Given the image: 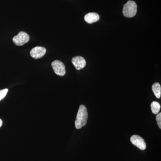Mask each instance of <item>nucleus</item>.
<instances>
[{
	"label": "nucleus",
	"mask_w": 161,
	"mask_h": 161,
	"mask_svg": "<svg viewBox=\"0 0 161 161\" xmlns=\"http://www.w3.org/2000/svg\"><path fill=\"white\" fill-rule=\"evenodd\" d=\"M137 12V5L135 2L129 1L124 5L123 14L127 18H132L135 16Z\"/></svg>",
	"instance_id": "obj_2"
},
{
	"label": "nucleus",
	"mask_w": 161,
	"mask_h": 161,
	"mask_svg": "<svg viewBox=\"0 0 161 161\" xmlns=\"http://www.w3.org/2000/svg\"><path fill=\"white\" fill-rule=\"evenodd\" d=\"M29 35L24 31H21L13 39V41L17 46H22L29 41Z\"/></svg>",
	"instance_id": "obj_3"
},
{
	"label": "nucleus",
	"mask_w": 161,
	"mask_h": 161,
	"mask_svg": "<svg viewBox=\"0 0 161 161\" xmlns=\"http://www.w3.org/2000/svg\"><path fill=\"white\" fill-rule=\"evenodd\" d=\"M8 92V90L7 89L0 90V101L5 98Z\"/></svg>",
	"instance_id": "obj_11"
},
{
	"label": "nucleus",
	"mask_w": 161,
	"mask_h": 161,
	"mask_svg": "<svg viewBox=\"0 0 161 161\" xmlns=\"http://www.w3.org/2000/svg\"><path fill=\"white\" fill-rule=\"evenodd\" d=\"M52 66L57 75L60 76H63L66 73L65 66L63 62L60 60H56L52 63Z\"/></svg>",
	"instance_id": "obj_4"
},
{
	"label": "nucleus",
	"mask_w": 161,
	"mask_h": 161,
	"mask_svg": "<svg viewBox=\"0 0 161 161\" xmlns=\"http://www.w3.org/2000/svg\"><path fill=\"white\" fill-rule=\"evenodd\" d=\"M88 112L86 107L83 105L79 107L75 121V127L77 129H80L86 125L88 119Z\"/></svg>",
	"instance_id": "obj_1"
},
{
	"label": "nucleus",
	"mask_w": 161,
	"mask_h": 161,
	"mask_svg": "<svg viewBox=\"0 0 161 161\" xmlns=\"http://www.w3.org/2000/svg\"><path fill=\"white\" fill-rule=\"evenodd\" d=\"M84 19L87 23L92 24L99 20V16L96 13H89L86 15Z\"/></svg>",
	"instance_id": "obj_8"
},
{
	"label": "nucleus",
	"mask_w": 161,
	"mask_h": 161,
	"mask_svg": "<svg viewBox=\"0 0 161 161\" xmlns=\"http://www.w3.org/2000/svg\"><path fill=\"white\" fill-rule=\"evenodd\" d=\"M157 122L159 128L161 129V113H159V114H158L157 115L156 117Z\"/></svg>",
	"instance_id": "obj_12"
},
{
	"label": "nucleus",
	"mask_w": 161,
	"mask_h": 161,
	"mask_svg": "<svg viewBox=\"0 0 161 161\" xmlns=\"http://www.w3.org/2000/svg\"><path fill=\"white\" fill-rule=\"evenodd\" d=\"M130 141L133 145L142 150H145L147 147L146 142L141 136L137 135L132 136Z\"/></svg>",
	"instance_id": "obj_5"
},
{
	"label": "nucleus",
	"mask_w": 161,
	"mask_h": 161,
	"mask_svg": "<svg viewBox=\"0 0 161 161\" xmlns=\"http://www.w3.org/2000/svg\"><path fill=\"white\" fill-rule=\"evenodd\" d=\"M72 62L77 70L82 69L86 65L85 59L80 56L74 57L72 58Z\"/></svg>",
	"instance_id": "obj_7"
},
{
	"label": "nucleus",
	"mask_w": 161,
	"mask_h": 161,
	"mask_svg": "<svg viewBox=\"0 0 161 161\" xmlns=\"http://www.w3.org/2000/svg\"><path fill=\"white\" fill-rule=\"evenodd\" d=\"M152 89L153 92L157 98H159L161 97V86L158 82H156L152 85Z\"/></svg>",
	"instance_id": "obj_9"
},
{
	"label": "nucleus",
	"mask_w": 161,
	"mask_h": 161,
	"mask_svg": "<svg viewBox=\"0 0 161 161\" xmlns=\"http://www.w3.org/2000/svg\"><path fill=\"white\" fill-rule=\"evenodd\" d=\"M46 53V48L42 47H36L32 49L30 55L32 58L36 59L42 58Z\"/></svg>",
	"instance_id": "obj_6"
},
{
	"label": "nucleus",
	"mask_w": 161,
	"mask_h": 161,
	"mask_svg": "<svg viewBox=\"0 0 161 161\" xmlns=\"http://www.w3.org/2000/svg\"><path fill=\"white\" fill-rule=\"evenodd\" d=\"M3 121H2V119H0V127H2V125H3Z\"/></svg>",
	"instance_id": "obj_13"
},
{
	"label": "nucleus",
	"mask_w": 161,
	"mask_h": 161,
	"mask_svg": "<svg viewBox=\"0 0 161 161\" xmlns=\"http://www.w3.org/2000/svg\"><path fill=\"white\" fill-rule=\"evenodd\" d=\"M161 106L158 102L153 101L151 104V111L155 115L158 114L160 110Z\"/></svg>",
	"instance_id": "obj_10"
}]
</instances>
